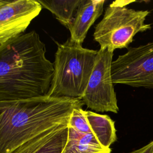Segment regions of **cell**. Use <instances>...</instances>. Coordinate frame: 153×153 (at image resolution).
Listing matches in <instances>:
<instances>
[{"mask_svg": "<svg viewBox=\"0 0 153 153\" xmlns=\"http://www.w3.org/2000/svg\"><path fill=\"white\" fill-rule=\"evenodd\" d=\"M129 153H153V140L144 146Z\"/></svg>", "mask_w": 153, "mask_h": 153, "instance_id": "obj_13", "label": "cell"}, {"mask_svg": "<svg viewBox=\"0 0 153 153\" xmlns=\"http://www.w3.org/2000/svg\"><path fill=\"white\" fill-rule=\"evenodd\" d=\"M84 105L79 99L38 97L0 101V153L51 128L68 125L73 110Z\"/></svg>", "mask_w": 153, "mask_h": 153, "instance_id": "obj_2", "label": "cell"}, {"mask_svg": "<svg viewBox=\"0 0 153 153\" xmlns=\"http://www.w3.org/2000/svg\"><path fill=\"white\" fill-rule=\"evenodd\" d=\"M68 135V125L59 126L29 140L9 153H61Z\"/></svg>", "mask_w": 153, "mask_h": 153, "instance_id": "obj_8", "label": "cell"}, {"mask_svg": "<svg viewBox=\"0 0 153 153\" xmlns=\"http://www.w3.org/2000/svg\"><path fill=\"white\" fill-rule=\"evenodd\" d=\"M105 2L104 0L81 1L74 20L68 27L71 39L82 44L89 29L102 14Z\"/></svg>", "mask_w": 153, "mask_h": 153, "instance_id": "obj_9", "label": "cell"}, {"mask_svg": "<svg viewBox=\"0 0 153 153\" xmlns=\"http://www.w3.org/2000/svg\"><path fill=\"white\" fill-rule=\"evenodd\" d=\"M45 45L32 30L0 45V101L47 96L54 65Z\"/></svg>", "mask_w": 153, "mask_h": 153, "instance_id": "obj_1", "label": "cell"}, {"mask_svg": "<svg viewBox=\"0 0 153 153\" xmlns=\"http://www.w3.org/2000/svg\"><path fill=\"white\" fill-rule=\"evenodd\" d=\"M42 7L51 12L64 26L68 27L75 17L81 0H37Z\"/></svg>", "mask_w": 153, "mask_h": 153, "instance_id": "obj_12", "label": "cell"}, {"mask_svg": "<svg viewBox=\"0 0 153 153\" xmlns=\"http://www.w3.org/2000/svg\"><path fill=\"white\" fill-rule=\"evenodd\" d=\"M102 153H111V150H109V151H106V152H102Z\"/></svg>", "mask_w": 153, "mask_h": 153, "instance_id": "obj_14", "label": "cell"}, {"mask_svg": "<svg viewBox=\"0 0 153 153\" xmlns=\"http://www.w3.org/2000/svg\"><path fill=\"white\" fill-rule=\"evenodd\" d=\"M105 149L92 133H85L68 126L66 145L61 153H102Z\"/></svg>", "mask_w": 153, "mask_h": 153, "instance_id": "obj_11", "label": "cell"}, {"mask_svg": "<svg viewBox=\"0 0 153 153\" xmlns=\"http://www.w3.org/2000/svg\"><path fill=\"white\" fill-rule=\"evenodd\" d=\"M114 84L153 88V41L136 47L112 61Z\"/></svg>", "mask_w": 153, "mask_h": 153, "instance_id": "obj_6", "label": "cell"}, {"mask_svg": "<svg viewBox=\"0 0 153 153\" xmlns=\"http://www.w3.org/2000/svg\"><path fill=\"white\" fill-rule=\"evenodd\" d=\"M97 50L84 48L70 37L58 44L49 97L81 99L94 68Z\"/></svg>", "mask_w": 153, "mask_h": 153, "instance_id": "obj_3", "label": "cell"}, {"mask_svg": "<svg viewBox=\"0 0 153 153\" xmlns=\"http://www.w3.org/2000/svg\"><path fill=\"white\" fill-rule=\"evenodd\" d=\"M84 113L89 127L100 144L106 149H111L110 146L117 140L114 121L107 115L85 110Z\"/></svg>", "mask_w": 153, "mask_h": 153, "instance_id": "obj_10", "label": "cell"}, {"mask_svg": "<svg viewBox=\"0 0 153 153\" xmlns=\"http://www.w3.org/2000/svg\"><path fill=\"white\" fill-rule=\"evenodd\" d=\"M42 8L37 0H0V45L23 34Z\"/></svg>", "mask_w": 153, "mask_h": 153, "instance_id": "obj_7", "label": "cell"}, {"mask_svg": "<svg viewBox=\"0 0 153 153\" xmlns=\"http://www.w3.org/2000/svg\"><path fill=\"white\" fill-rule=\"evenodd\" d=\"M133 1H115L106 8L104 16L96 26L93 37L100 48L114 51L128 48L138 32L151 29L145 23L148 10H136L127 7Z\"/></svg>", "mask_w": 153, "mask_h": 153, "instance_id": "obj_4", "label": "cell"}, {"mask_svg": "<svg viewBox=\"0 0 153 153\" xmlns=\"http://www.w3.org/2000/svg\"><path fill=\"white\" fill-rule=\"evenodd\" d=\"M114 51L108 48L97 51L91 76L81 100L96 112L117 113L118 107L111 74Z\"/></svg>", "mask_w": 153, "mask_h": 153, "instance_id": "obj_5", "label": "cell"}]
</instances>
